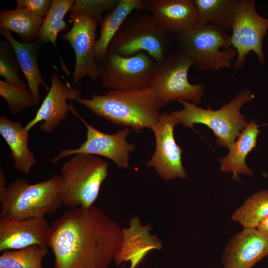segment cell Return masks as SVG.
I'll return each instance as SVG.
<instances>
[{
  "mask_svg": "<svg viewBox=\"0 0 268 268\" xmlns=\"http://www.w3.org/2000/svg\"><path fill=\"white\" fill-rule=\"evenodd\" d=\"M122 229L93 205L66 211L50 226L54 268H107L121 247Z\"/></svg>",
  "mask_w": 268,
  "mask_h": 268,
  "instance_id": "cell-1",
  "label": "cell"
},
{
  "mask_svg": "<svg viewBox=\"0 0 268 268\" xmlns=\"http://www.w3.org/2000/svg\"><path fill=\"white\" fill-rule=\"evenodd\" d=\"M77 102L117 126L131 128L135 133L151 130L159 120L160 105L150 87L132 91L110 90L104 95L93 94L90 99L80 96Z\"/></svg>",
  "mask_w": 268,
  "mask_h": 268,
  "instance_id": "cell-2",
  "label": "cell"
},
{
  "mask_svg": "<svg viewBox=\"0 0 268 268\" xmlns=\"http://www.w3.org/2000/svg\"><path fill=\"white\" fill-rule=\"evenodd\" d=\"M4 172L0 170V217L23 220L45 218L57 212L63 204L60 196L61 177L30 184L21 178L6 186Z\"/></svg>",
  "mask_w": 268,
  "mask_h": 268,
  "instance_id": "cell-3",
  "label": "cell"
},
{
  "mask_svg": "<svg viewBox=\"0 0 268 268\" xmlns=\"http://www.w3.org/2000/svg\"><path fill=\"white\" fill-rule=\"evenodd\" d=\"M254 94L247 89L240 91L228 103L223 104L217 110H212L209 106L205 109L196 104L182 101L183 108L170 113L178 124L194 129L195 124H202L211 129L216 139L218 145L228 148L248 124L244 116L240 113L242 107L254 98Z\"/></svg>",
  "mask_w": 268,
  "mask_h": 268,
  "instance_id": "cell-4",
  "label": "cell"
},
{
  "mask_svg": "<svg viewBox=\"0 0 268 268\" xmlns=\"http://www.w3.org/2000/svg\"><path fill=\"white\" fill-rule=\"evenodd\" d=\"M109 163L95 155H73L61 168L60 196L70 208L93 205L108 175Z\"/></svg>",
  "mask_w": 268,
  "mask_h": 268,
  "instance_id": "cell-5",
  "label": "cell"
},
{
  "mask_svg": "<svg viewBox=\"0 0 268 268\" xmlns=\"http://www.w3.org/2000/svg\"><path fill=\"white\" fill-rule=\"evenodd\" d=\"M179 51L189 57L200 71H218L233 67L237 57L231 46L230 35L211 24L197 23L186 31L175 35Z\"/></svg>",
  "mask_w": 268,
  "mask_h": 268,
  "instance_id": "cell-6",
  "label": "cell"
},
{
  "mask_svg": "<svg viewBox=\"0 0 268 268\" xmlns=\"http://www.w3.org/2000/svg\"><path fill=\"white\" fill-rule=\"evenodd\" d=\"M172 35L159 27L149 14L134 11L114 36L108 51L123 56L145 52L158 62L169 54Z\"/></svg>",
  "mask_w": 268,
  "mask_h": 268,
  "instance_id": "cell-7",
  "label": "cell"
},
{
  "mask_svg": "<svg viewBox=\"0 0 268 268\" xmlns=\"http://www.w3.org/2000/svg\"><path fill=\"white\" fill-rule=\"evenodd\" d=\"M193 66L192 60L179 51L157 62L149 87L161 108L171 101L200 103L205 86L189 82L188 72Z\"/></svg>",
  "mask_w": 268,
  "mask_h": 268,
  "instance_id": "cell-8",
  "label": "cell"
},
{
  "mask_svg": "<svg viewBox=\"0 0 268 268\" xmlns=\"http://www.w3.org/2000/svg\"><path fill=\"white\" fill-rule=\"evenodd\" d=\"M156 63L145 52L123 56L107 50L97 62L101 86L123 91L149 88Z\"/></svg>",
  "mask_w": 268,
  "mask_h": 268,
  "instance_id": "cell-9",
  "label": "cell"
},
{
  "mask_svg": "<svg viewBox=\"0 0 268 268\" xmlns=\"http://www.w3.org/2000/svg\"><path fill=\"white\" fill-rule=\"evenodd\" d=\"M254 0H239L230 35L231 46L237 52L233 63L234 70L242 69L250 52L257 56L261 64L265 62L263 40L268 30V18L261 16Z\"/></svg>",
  "mask_w": 268,
  "mask_h": 268,
  "instance_id": "cell-10",
  "label": "cell"
},
{
  "mask_svg": "<svg viewBox=\"0 0 268 268\" xmlns=\"http://www.w3.org/2000/svg\"><path fill=\"white\" fill-rule=\"evenodd\" d=\"M71 113L76 116L86 128V140L78 147L74 149H61L51 162L56 163L68 156L79 153L106 157L112 160L120 168L129 166L130 152L133 151L135 145L129 143L126 138L131 132L126 128L113 134L103 133L88 124L70 104Z\"/></svg>",
  "mask_w": 268,
  "mask_h": 268,
  "instance_id": "cell-11",
  "label": "cell"
},
{
  "mask_svg": "<svg viewBox=\"0 0 268 268\" xmlns=\"http://www.w3.org/2000/svg\"><path fill=\"white\" fill-rule=\"evenodd\" d=\"M69 17L72 27L62 35V38L68 42L75 54L73 82L76 84L86 75L96 80L99 74L94 47L98 22L93 17L80 12H70Z\"/></svg>",
  "mask_w": 268,
  "mask_h": 268,
  "instance_id": "cell-12",
  "label": "cell"
},
{
  "mask_svg": "<svg viewBox=\"0 0 268 268\" xmlns=\"http://www.w3.org/2000/svg\"><path fill=\"white\" fill-rule=\"evenodd\" d=\"M177 125L171 113H162L151 129L155 138V150L146 166L153 167L166 181L187 177L182 161L183 150L174 135V127Z\"/></svg>",
  "mask_w": 268,
  "mask_h": 268,
  "instance_id": "cell-13",
  "label": "cell"
},
{
  "mask_svg": "<svg viewBox=\"0 0 268 268\" xmlns=\"http://www.w3.org/2000/svg\"><path fill=\"white\" fill-rule=\"evenodd\" d=\"M50 80L51 86L41 105L34 117L24 126L28 132L42 122L41 131L48 134L53 133L68 115L70 105L67 100L76 101L80 96L79 91L72 88L69 83L62 82L57 73H53Z\"/></svg>",
  "mask_w": 268,
  "mask_h": 268,
  "instance_id": "cell-14",
  "label": "cell"
},
{
  "mask_svg": "<svg viewBox=\"0 0 268 268\" xmlns=\"http://www.w3.org/2000/svg\"><path fill=\"white\" fill-rule=\"evenodd\" d=\"M49 229L45 218L19 220L0 217V251L33 245L48 248Z\"/></svg>",
  "mask_w": 268,
  "mask_h": 268,
  "instance_id": "cell-15",
  "label": "cell"
},
{
  "mask_svg": "<svg viewBox=\"0 0 268 268\" xmlns=\"http://www.w3.org/2000/svg\"><path fill=\"white\" fill-rule=\"evenodd\" d=\"M268 256V236L256 228H244L227 243L222 256L224 268H251Z\"/></svg>",
  "mask_w": 268,
  "mask_h": 268,
  "instance_id": "cell-16",
  "label": "cell"
},
{
  "mask_svg": "<svg viewBox=\"0 0 268 268\" xmlns=\"http://www.w3.org/2000/svg\"><path fill=\"white\" fill-rule=\"evenodd\" d=\"M143 10L156 24L167 32L177 35L198 23L194 0H143Z\"/></svg>",
  "mask_w": 268,
  "mask_h": 268,
  "instance_id": "cell-17",
  "label": "cell"
},
{
  "mask_svg": "<svg viewBox=\"0 0 268 268\" xmlns=\"http://www.w3.org/2000/svg\"><path fill=\"white\" fill-rule=\"evenodd\" d=\"M151 229L150 225H143L137 216L131 218L129 227L122 229L121 245L114 259L117 265L130 262V268H135L149 252L162 249V241L151 234Z\"/></svg>",
  "mask_w": 268,
  "mask_h": 268,
  "instance_id": "cell-18",
  "label": "cell"
},
{
  "mask_svg": "<svg viewBox=\"0 0 268 268\" xmlns=\"http://www.w3.org/2000/svg\"><path fill=\"white\" fill-rule=\"evenodd\" d=\"M0 32L11 45L20 69L33 94L35 105H38L40 101V86L42 85L48 91L50 89L44 80L39 68L38 59L41 48L40 43L37 41L19 42L7 30L0 29Z\"/></svg>",
  "mask_w": 268,
  "mask_h": 268,
  "instance_id": "cell-19",
  "label": "cell"
},
{
  "mask_svg": "<svg viewBox=\"0 0 268 268\" xmlns=\"http://www.w3.org/2000/svg\"><path fill=\"white\" fill-rule=\"evenodd\" d=\"M0 134L10 149L15 168L22 173L29 174L36 158L29 148V134L23 123L11 121L3 114L0 118Z\"/></svg>",
  "mask_w": 268,
  "mask_h": 268,
  "instance_id": "cell-20",
  "label": "cell"
},
{
  "mask_svg": "<svg viewBox=\"0 0 268 268\" xmlns=\"http://www.w3.org/2000/svg\"><path fill=\"white\" fill-rule=\"evenodd\" d=\"M259 127L254 121L249 122L238 136L237 140L229 146L228 154L219 159L221 170L223 172H231L233 180L240 181V174L254 175L253 170L246 163V158L257 146L258 136L260 133Z\"/></svg>",
  "mask_w": 268,
  "mask_h": 268,
  "instance_id": "cell-21",
  "label": "cell"
},
{
  "mask_svg": "<svg viewBox=\"0 0 268 268\" xmlns=\"http://www.w3.org/2000/svg\"><path fill=\"white\" fill-rule=\"evenodd\" d=\"M143 0H119L115 7L102 19L100 36L96 41V61L102 59L107 52L112 39L128 16L134 11L143 10Z\"/></svg>",
  "mask_w": 268,
  "mask_h": 268,
  "instance_id": "cell-22",
  "label": "cell"
},
{
  "mask_svg": "<svg viewBox=\"0 0 268 268\" xmlns=\"http://www.w3.org/2000/svg\"><path fill=\"white\" fill-rule=\"evenodd\" d=\"M75 2L74 0H53L49 10L44 18L39 29L36 41L40 43H51L57 50L62 69L68 75L66 67L57 46L59 33L65 32L68 29V24L64 17L69 11Z\"/></svg>",
  "mask_w": 268,
  "mask_h": 268,
  "instance_id": "cell-23",
  "label": "cell"
},
{
  "mask_svg": "<svg viewBox=\"0 0 268 268\" xmlns=\"http://www.w3.org/2000/svg\"><path fill=\"white\" fill-rule=\"evenodd\" d=\"M239 0H194L198 24L231 30Z\"/></svg>",
  "mask_w": 268,
  "mask_h": 268,
  "instance_id": "cell-24",
  "label": "cell"
},
{
  "mask_svg": "<svg viewBox=\"0 0 268 268\" xmlns=\"http://www.w3.org/2000/svg\"><path fill=\"white\" fill-rule=\"evenodd\" d=\"M44 19L24 8L2 9L0 12V29L15 33L23 42L35 41Z\"/></svg>",
  "mask_w": 268,
  "mask_h": 268,
  "instance_id": "cell-25",
  "label": "cell"
},
{
  "mask_svg": "<svg viewBox=\"0 0 268 268\" xmlns=\"http://www.w3.org/2000/svg\"><path fill=\"white\" fill-rule=\"evenodd\" d=\"M268 216V189L259 191L248 198L231 216L233 221L244 228H257Z\"/></svg>",
  "mask_w": 268,
  "mask_h": 268,
  "instance_id": "cell-26",
  "label": "cell"
},
{
  "mask_svg": "<svg viewBox=\"0 0 268 268\" xmlns=\"http://www.w3.org/2000/svg\"><path fill=\"white\" fill-rule=\"evenodd\" d=\"M48 252V248L38 245L5 251L0 256V268H43L42 260Z\"/></svg>",
  "mask_w": 268,
  "mask_h": 268,
  "instance_id": "cell-27",
  "label": "cell"
},
{
  "mask_svg": "<svg viewBox=\"0 0 268 268\" xmlns=\"http://www.w3.org/2000/svg\"><path fill=\"white\" fill-rule=\"evenodd\" d=\"M0 95L6 101L12 115L36 106L30 90L15 86L5 80H0Z\"/></svg>",
  "mask_w": 268,
  "mask_h": 268,
  "instance_id": "cell-28",
  "label": "cell"
},
{
  "mask_svg": "<svg viewBox=\"0 0 268 268\" xmlns=\"http://www.w3.org/2000/svg\"><path fill=\"white\" fill-rule=\"evenodd\" d=\"M20 68L12 47L7 40L0 42V75L5 81L15 86L26 88L20 78Z\"/></svg>",
  "mask_w": 268,
  "mask_h": 268,
  "instance_id": "cell-29",
  "label": "cell"
},
{
  "mask_svg": "<svg viewBox=\"0 0 268 268\" xmlns=\"http://www.w3.org/2000/svg\"><path fill=\"white\" fill-rule=\"evenodd\" d=\"M119 0H76L69 12H80L89 15L101 23L105 11H112Z\"/></svg>",
  "mask_w": 268,
  "mask_h": 268,
  "instance_id": "cell-30",
  "label": "cell"
},
{
  "mask_svg": "<svg viewBox=\"0 0 268 268\" xmlns=\"http://www.w3.org/2000/svg\"><path fill=\"white\" fill-rule=\"evenodd\" d=\"M17 8H24L34 15L45 18L50 8V0H16Z\"/></svg>",
  "mask_w": 268,
  "mask_h": 268,
  "instance_id": "cell-31",
  "label": "cell"
},
{
  "mask_svg": "<svg viewBox=\"0 0 268 268\" xmlns=\"http://www.w3.org/2000/svg\"><path fill=\"white\" fill-rule=\"evenodd\" d=\"M256 228L263 234L268 236V216L263 220Z\"/></svg>",
  "mask_w": 268,
  "mask_h": 268,
  "instance_id": "cell-32",
  "label": "cell"
}]
</instances>
